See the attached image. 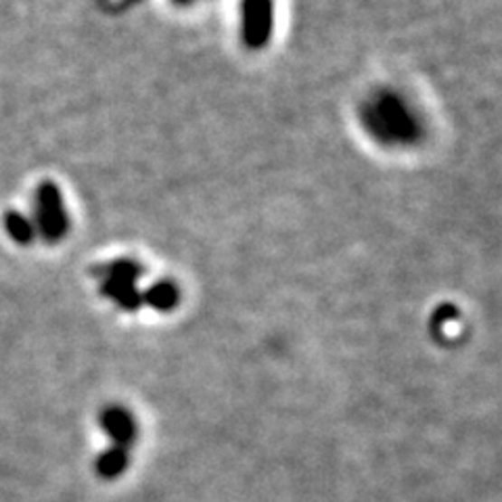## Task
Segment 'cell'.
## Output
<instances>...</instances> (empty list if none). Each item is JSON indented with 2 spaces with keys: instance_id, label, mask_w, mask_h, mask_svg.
<instances>
[{
  "instance_id": "5b68a950",
  "label": "cell",
  "mask_w": 502,
  "mask_h": 502,
  "mask_svg": "<svg viewBox=\"0 0 502 502\" xmlns=\"http://www.w3.org/2000/svg\"><path fill=\"white\" fill-rule=\"evenodd\" d=\"M99 425L103 427V431L109 435L113 446L128 448L137 441V421L132 414L122 406H107L99 414Z\"/></svg>"
},
{
  "instance_id": "7a4b0ae2",
  "label": "cell",
  "mask_w": 502,
  "mask_h": 502,
  "mask_svg": "<svg viewBox=\"0 0 502 502\" xmlns=\"http://www.w3.org/2000/svg\"><path fill=\"white\" fill-rule=\"evenodd\" d=\"M97 274L100 277V296L109 298L126 312H137L143 306V291L138 289V280L145 274L143 264L128 258H119L100 266Z\"/></svg>"
},
{
  "instance_id": "6da1fadb",
  "label": "cell",
  "mask_w": 502,
  "mask_h": 502,
  "mask_svg": "<svg viewBox=\"0 0 502 502\" xmlns=\"http://www.w3.org/2000/svg\"><path fill=\"white\" fill-rule=\"evenodd\" d=\"M360 122L384 147H412L423 138V122L398 90L379 89L360 105Z\"/></svg>"
},
{
  "instance_id": "8992f818",
  "label": "cell",
  "mask_w": 502,
  "mask_h": 502,
  "mask_svg": "<svg viewBox=\"0 0 502 502\" xmlns=\"http://www.w3.org/2000/svg\"><path fill=\"white\" fill-rule=\"evenodd\" d=\"M180 304V289L174 280L162 279L143 291V306H149L157 312H172Z\"/></svg>"
},
{
  "instance_id": "3957f363",
  "label": "cell",
  "mask_w": 502,
  "mask_h": 502,
  "mask_svg": "<svg viewBox=\"0 0 502 502\" xmlns=\"http://www.w3.org/2000/svg\"><path fill=\"white\" fill-rule=\"evenodd\" d=\"M33 229L46 243H59L70 231V216L65 212L63 195L59 186L51 180H44L36 189L33 201Z\"/></svg>"
},
{
  "instance_id": "ba28073f",
  "label": "cell",
  "mask_w": 502,
  "mask_h": 502,
  "mask_svg": "<svg viewBox=\"0 0 502 502\" xmlns=\"http://www.w3.org/2000/svg\"><path fill=\"white\" fill-rule=\"evenodd\" d=\"M5 229L9 232V237L19 245H30L36 239V229L33 223L22 212H6L5 213Z\"/></svg>"
},
{
  "instance_id": "52a82bcc",
  "label": "cell",
  "mask_w": 502,
  "mask_h": 502,
  "mask_svg": "<svg viewBox=\"0 0 502 502\" xmlns=\"http://www.w3.org/2000/svg\"><path fill=\"white\" fill-rule=\"evenodd\" d=\"M128 463H130L128 448L111 446L97 457L95 471L99 478L103 479H116L126 471V469H128Z\"/></svg>"
},
{
  "instance_id": "9c48e42d",
  "label": "cell",
  "mask_w": 502,
  "mask_h": 502,
  "mask_svg": "<svg viewBox=\"0 0 502 502\" xmlns=\"http://www.w3.org/2000/svg\"><path fill=\"white\" fill-rule=\"evenodd\" d=\"M174 3H178V5H189V3H193V0H174Z\"/></svg>"
},
{
  "instance_id": "277c9868",
  "label": "cell",
  "mask_w": 502,
  "mask_h": 502,
  "mask_svg": "<svg viewBox=\"0 0 502 502\" xmlns=\"http://www.w3.org/2000/svg\"><path fill=\"white\" fill-rule=\"evenodd\" d=\"M272 28V0H243V5H241V36H243L247 49H264V46L270 43Z\"/></svg>"
}]
</instances>
